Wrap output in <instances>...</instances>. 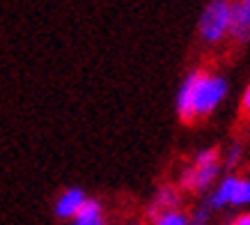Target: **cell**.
Listing matches in <instances>:
<instances>
[{"instance_id":"obj_3","label":"cell","mask_w":250,"mask_h":225,"mask_svg":"<svg viewBox=\"0 0 250 225\" xmlns=\"http://www.w3.org/2000/svg\"><path fill=\"white\" fill-rule=\"evenodd\" d=\"M236 42L250 39V0H234L229 7V32Z\"/></svg>"},{"instance_id":"obj_5","label":"cell","mask_w":250,"mask_h":225,"mask_svg":"<svg viewBox=\"0 0 250 225\" xmlns=\"http://www.w3.org/2000/svg\"><path fill=\"white\" fill-rule=\"evenodd\" d=\"M200 71H190L186 78H184L182 88H179V94H177V112L182 122L190 124L195 122V112H193V90H195V81Z\"/></svg>"},{"instance_id":"obj_13","label":"cell","mask_w":250,"mask_h":225,"mask_svg":"<svg viewBox=\"0 0 250 225\" xmlns=\"http://www.w3.org/2000/svg\"><path fill=\"white\" fill-rule=\"evenodd\" d=\"M209 207H200V209H195V214L188 218V225H207V221H209Z\"/></svg>"},{"instance_id":"obj_17","label":"cell","mask_w":250,"mask_h":225,"mask_svg":"<svg viewBox=\"0 0 250 225\" xmlns=\"http://www.w3.org/2000/svg\"><path fill=\"white\" fill-rule=\"evenodd\" d=\"M126 225H143L140 221H131V223H126Z\"/></svg>"},{"instance_id":"obj_14","label":"cell","mask_w":250,"mask_h":225,"mask_svg":"<svg viewBox=\"0 0 250 225\" xmlns=\"http://www.w3.org/2000/svg\"><path fill=\"white\" fill-rule=\"evenodd\" d=\"M239 158H241V145H232L228 152V158H225L228 168H234V165L239 163Z\"/></svg>"},{"instance_id":"obj_2","label":"cell","mask_w":250,"mask_h":225,"mask_svg":"<svg viewBox=\"0 0 250 225\" xmlns=\"http://www.w3.org/2000/svg\"><path fill=\"white\" fill-rule=\"evenodd\" d=\"M229 0H211L200 16V37L207 44H218L229 32Z\"/></svg>"},{"instance_id":"obj_10","label":"cell","mask_w":250,"mask_h":225,"mask_svg":"<svg viewBox=\"0 0 250 225\" xmlns=\"http://www.w3.org/2000/svg\"><path fill=\"white\" fill-rule=\"evenodd\" d=\"M232 207H243V204H250V180L246 177H239L234 184V191H232V200H229Z\"/></svg>"},{"instance_id":"obj_6","label":"cell","mask_w":250,"mask_h":225,"mask_svg":"<svg viewBox=\"0 0 250 225\" xmlns=\"http://www.w3.org/2000/svg\"><path fill=\"white\" fill-rule=\"evenodd\" d=\"M83 202H85V193L81 188H67V191L55 200V216L58 218H74Z\"/></svg>"},{"instance_id":"obj_7","label":"cell","mask_w":250,"mask_h":225,"mask_svg":"<svg viewBox=\"0 0 250 225\" xmlns=\"http://www.w3.org/2000/svg\"><path fill=\"white\" fill-rule=\"evenodd\" d=\"M71 225H106V218H104V209H101V202L99 200H92V198H85V202L81 204V209L74 218Z\"/></svg>"},{"instance_id":"obj_4","label":"cell","mask_w":250,"mask_h":225,"mask_svg":"<svg viewBox=\"0 0 250 225\" xmlns=\"http://www.w3.org/2000/svg\"><path fill=\"white\" fill-rule=\"evenodd\" d=\"M220 175V165H207V168H190L182 175V188L186 191H205L218 180Z\"/></svg>"},{"instance_id":"obj_9","label":"cell","mask_w":250,"mask_h":225,"mask_svg":"<svg viewBox=\"0 0 250 225\" xmlns=\"http://www.w3.org/2000/svg\"><path fill=\"white\" fill-rule=\"evenodd\" d=\"M236 180H239V177H234V175H228V177H223V181L218 184V188H216V191L209 195V200H207V207H209V209H220V207L229 204Z\"/></svg>"},{"instance_id":"obj_12","label":"cell","mask_w":250,"mask_h":225,"mask_svg":"<svg viewBox=\"0 0 250 225\" xmlns=\"http://www.w3.org/2000/svg\"><path fill=\"white\" fill-rule=\"evenodd\" d=\"M218 158H220L218 147H209V150L200 152V154L195 157V165H193V168H207V165H216V163H218Z\"/></svg>"},{"instance_id":"obj_16","label":"cell","mask_w":250,"mask_h":225,"mask_svg":"<svg viewBox=\"0 0 250 225\" xmlns=\"http://www.w3.org/2000/svg\"><path fill=\"white\" fill-rule=\"evenodd\" d=\"M241 106H243V111H246V112H250V85L246 88V94H243Z\"/></svg>"},{"instance_id":"obj_1","label":"cell","mask_w":250,"mask_h":225,"mask_svg":"<svg viewBox=\"0 0 250 225\" xmlns=\"http://www.w3.org/2000/svg\"><path fill=\"white\" fill-rule=\"evenodd\" d=\"M228 94V81L223 76H211L200 71L193 90V112L195 117H205L216 111V106Z\"/></svg>"},{"instance_id":"obj_11","label":"cell","mask_w":250,"mask_h":225,"mask_svg":"<svg viewBox=\"0 0 250 225\" xmlns=\"http://www.w3.org/2000/svg\"><path fill=\"white\" fill-rule=\"evenodd\" d=\"M154 225H188V216L179 209L163 211V214H159L154 218Z\"/></svg>"},{"instance_id":"obj_8","label":"cell","mask_w":250,"mask_h":225,"mask_svg":"<svg viewBox=\"0 0 250 225\" xmlns=\"http://www.w3.org/2000/svg\"><path fill=\"white\" fill-rule=\"evenodd\" d=\"M179 207V191L174 186H163L159 188V193H156V198H154V204L149 207V216H152V221L159 214H163V211H172Z\"/></svg>"},{"instance_id":"obj_15","label":"cell","mask_w":250,"mask_h":225,"mask_svg":"<svg viewBox=\"0 0 250 225\" xmlns=\"http://www.w3.org/2000/svg\"><path fill=\"white\" fill-rule=\"evenodd\" d=\"M229 225H250V214H241V216H236Z\"/></svg>"}]
</instances>
